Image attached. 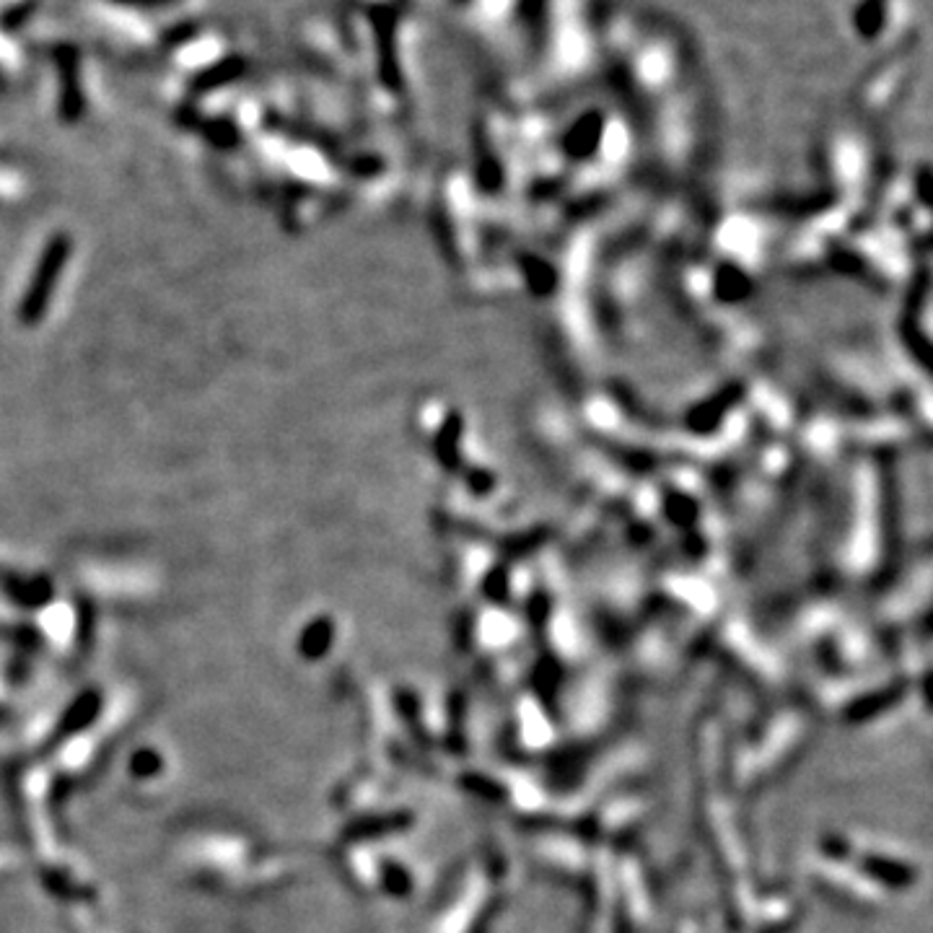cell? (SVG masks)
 Here are the masks:
<instances>
[{
  "mask_svg": "<svg viewBox=\"0 0 933 933\" xmlns=\"http://www.w3.org/2000/svg\"><path fill=\"white\" fill-rule=\"evenodd\" d=\"M68 257H70V236L58 234L50 244H47L45 254L39 257V265L32 275L29 291H26L24 301L19 304L21 322L37 324L39 319L45 317L47 304H50L52 291H55V283H58Z\"/></svg>",
  "mask_w": 933,
  "mask_h": 933,
  "instance_id": "6da1fadb",
  "label": "cell"
}]
</instances>
